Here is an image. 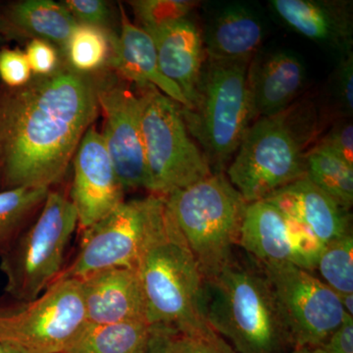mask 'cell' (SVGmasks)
<instances>
[{"mask_svg": "<svg viewBox=\"0 0 353 353\" xmlns=\"http://www.w3.org/2000/svg\"><path fill=\"white\" fill-rule=\"evenodd\" d=\"M99 112L97 85L69 66L0 92V175L11 188H50Z\"/></svg>", "mask_w": 353, "mask_h": 353, "instance_id": "1", "label": "cell"}, {"mask_svg": "<svg viewBox=\"0 0 353 353\" xmlns=\"http://www.w3.org/2000/svg\"><path fill=\"white\" fill-rule=\"evenodd\" d=\"M136 270L152 328L190 334L209 328L202 311L204 279L187 241L158 194Z\"/></svg>", "mask_w": 353, "mask_h": 353, "instance_id": "2", "label": "cell"}, {"mask_svg": "<svg viewBox=\"0 0 353 353\" xmlns=\"http://www.w3.org/2000/svg\"><path fill=\"white\" fill-rule=\"evenodd\" d=\"M202 311L213 331L236 353H288L292 338L263 273L233 260L204 281Z\"/></svg>", "mask_w": 353, "mask_h": 353, "instance_id": "3", "label": "cell"}, {"mask_svg": "<svg viewBox=\"0 0 353 353\" xmlns=\"http://www.w3.org/2000/svg\"><path fill=\"white\" fill-rule=\"evenodd\" d=\"M316 129L315 114L305 104L252 123L227 171L246 203L264 201L305 178L306 146Z\"/></svg>", "mask_w": 353, "mask_h": 353, "instance_id": "4", "label": "cell"}, {"mask_svg": "<svg viewBox=\"0 0 353 353\" xmlns=\"http://www.w3.org/2000/svg\"><path fill=\"white\" fill-rule=\"evenodd\" d=\"M164 196L204 281L215 277L232 261L248 203L223 172Z\"/></svg>", "mask_w": 353, "mask_h": 353, "instance_id": "5", "label": "cell"}, {"mask_svg": "<svg viewBox=\"0 0 353 353\" xmlns=\"http://www.w3.org/2000/svg\"><path fill=\"white\" fill-rule=\"evenodd\" d=\"M248 65L206 58L190 109L182 108L190 136L212 172H223L238 152L253 121Z\"/></svg>", "mask_w": 353, "mask_h": 353, "instance_id": "6", "label": "cell"}, {"mask_svg": "<svg viewBox=\"0 0 353 353\" xmlns=\"http://www.w3.org/2000/svg\"><path fill=\"white\" fill-rule=\"evenodd\" d=\"M141 90V130L148 188L159 196L208 178L213 173L190 136L182 106L153 85Z\"/></svg>", "mask_w": 353, "mask_h": 353, "instance_id": "7", "label": "cell"}, {"mask_svg": "<svg viewBox=\"0 0 353 353\" xmlns=\"http://www.w3.org/2000/svg\"><path fill=\"white\" fill-rule=\"evenodd\" d=\"M77 225L78 214L72 201L59 192H48L38 219L16 240L2 261L6 290L14 299L20 303L34 301L57 281Z\"/></svg>", "mask_w": 353, "mask_h": 353, "instance_id": "8", "label": "cell"}, {"mask_svg": "<svg viewBox=\"0 0 353 353\" xmlns=\"http://www.w3.org/2000/svg\"><path fill=\"white\" fill-rule=\"evenodd\" d=\"M85 322L80 281L59 277L34 301L0 306V343L23 353H62Z\"/></svg>", "mask_w": 353, "mask_h": 353, "instance_id": "9", "label": "cell"}, {"mask_svg": "<svg viewBox=\"0 0 353 353\" xmlns=\"http://www.w3.org/2000/svg\"><path fill=\"white\" fill-rule=\"evenodd\" d=\"M294 347L318 348L347 313L340 296L310 271L290 263L261 264Z\"/></svg>", "mask_w": 353, "mask_h": 353, "instance_id": "10", "label": "cell"}, {"mask_svg": "<svg viewBox=\"0 0 353 353\" xmlns=\"http://www.w3.org/2000/svg\"><path fill=\"white\" fill-rule=\"evenodd\" d=\"M158 194L124 201L85 229L82 248L63 278L80 279L114 267L136 269L152 226Z\"/></svg>", "mask_w": 353, "mask_h": 353, "instance_id": "11", "label": "cell"}, {"mask_svg": "<svg viewBox=\"0 0 353 353\" xmlns=\"http://www.w3.org/2000/svg\"><path fill=\"white\" fill-rule=\"evenodd\" d=\"M97 101L104 114L101 136L125 190L146 189L141 95L118 83H97Z\"/></svg>", "mask_w": 353, "mask_h": 353, "instance_id": "12", "label": "cell"}, {"mask_svg": "<svg viewBox=\"0 0 353 353\" xmlns=\"http://www.w3.org/2000/svg\"><path fill=\"white\" fill-rule=\"evenodd\" d=\"M71 201L78 224L88 229L124 202V188L118 179L101 132L90 128L74 155Z\"/></svg>", "mask_w": 353, "mask_h": 353, "instance_id": "13", "label": "cell"}, {"mask_svg": "<svg viewBox=\"0 0 353 353\" xmlns=\"http://www.w3.org/2000/svg\"><path fill=\"white\" fill-rule=\"evenodd\" d=\"M307 70L290 50L259 51L248 65V88L253 121L285 111L303 92Z\"/></svg>", "mask_w": 353, "mask_h": 353, "instance_id": "14", "label": "cell"}, {"mask_svg": "<svg viewBox=\"0 0 353 353\" xmlns=\"http://www.w3.org/2000/svg\"><path fill=\"white\" fill-rule=\"evenodd\" d=\"M201 34L208 59L250 63L261 48L266 27L250 4L225 2L206 12Z\"/></svg>", "mask_w": 353, "mask_h": 353, "instance_id": "15", "label": "cell"}, {"mask_svg": "<svg viewBox=\"0 0 353 353\" xmlns=\"http://www.w3.org/2000/svg\"><path fill=\"white\" fill-rule=\"evenodd\" d=\"M279 19L292 31L333 51H352V2L345 0H271Z\"/></svg>", "mask_w": 353, "mask_h": 353, "instance_id": "16", "label": "cell"}, {"mask_svg": "<svg viewBox=\"0 0 353 353\" xmlns=\"http://www.w3.org/2000/svg\"><path fill=\"white\" fill-rule=\"evenodd\" d=\"M79 281L85 321L94 324L146 321L145 296L136 269L114 267Z\"/></svg>", "mask_w": 353, "mask_h": 353, "instance_id": "17", "label": "cell"}, {"mask_svg": "<svg viewBox=\"0 0 353 353\" xmlns=\"http://www.w3.org/2000/svg\"><path fill=\"white\" fill-rule=\"evenodd\" d=\"M154 43L163 75L180 88L190 109L205 63L201 29L190 17L148 32Z\"/></svg>", "mask_w": 353, "mask_h": 353, "instance_id": "18", "label": "cell"}, {"mask_svg": "<svg viewBox=\"0 0 353 353\" xmlns=\"http://www.w3.org/2000/svg\"><path fill=\"white\" fill-rule=\"evenodd\" d=\"M264 201L271 202L290 219L307 227L323 245L352 233L350 210L308 179L290 183Z\"/></svg>", "mask_w": 353, "mask_h": 353, "instance_id": "19", "label": "cell"}, {"mask_svg": "<svg viewBox=\"0 0 353 353\" xmlns=\"http://www.w3.org/2000/svg\"><path fill=\"white\" fill-rule=\"evenodd\" d=\"M110 44L113 50L111 64L123 78L139 88L153 85L183 108H189L180 88L160 70L152 39L139 26L132 24L122 7L120 34L110 37Z\"/></svg>", "mask_w": 353, "mask_h": 353, "instance_id": "20", "label": "cell"}, {"mask_svg": "<svg viewBox=\"0 0 353 353\" xmlns=\"http://www.w3.org/2000/svg\"><path fill=\"white\" fill-rule=\"evenodd\" d=\"M238 245L260 264L290 263L301 267L292 223L268 201L248 204Z\"/></svg>", "mask_w": 353, "mask_h": 353, "instance_id": "21", "label": "cell"}, {"mask_svg": "<svg viewBox=\"0 0 353 353\" xmlns=\"http://www.w3.org/2000/svg\"><path fill=\"white\" fill-rule=\"evenodd\" d=\"M78 25L64 4L52 0L16 2L7 7L0 20V27L43 39L63 52Z\"/></svg>", "mask_w": 353, "mask_h": 353, "instance_id": "22", "label": "cell"}, {"mask_svg": "<svg viewBox=\"0 0 353 353\" xmlns=\"http://www.w3.org/2000/svg\"><path fill=\"white\" fill-rule=\"evenodd\" d=\"M152 334L146 321H85L62 353H146Z\"/></svg>", "mask_w": 353, "mask_h": 353, "instance_id": "23", "label": "cell"}, {"mask_svg": "<svg viewBox=\"0 0 353 353\" xmlns=\"http://www.w3.org/2000/svg\"><path fill=\"white\" fill-rule=\"evenodd\" d=\"M306 179L347 210L353 204V167L318 143L306 153Z\"/></svg>", "mask_w": 353, "mask_h": 353, "instance_id": "24", "label": "cell"}, {"mask_svg": "<svg viewBox=\"0 0 353 353\" xmlns=\"http://www.w3.org/2000/svg\"><path fill=\"white\" fill-rule=\"evenodd\" d=\"M110 36L104 29L92 26H77L67 43V60L70 68L78 73H92L108 61Z\"/></svg>", "mask_w": 353, "mask_h": 353, "instance_id": "25", "label": "cell"}, {"mask_svg": "<svg viewBox=\"0 0 353 353\" xmlns=\"http://www.w3.org/2000/svg\"><path fill=\"white\" fill-rule=\"evenodd\" d=\"M316 270L339 296L353 294V234L324 245Z\"/></svg>", "mask_w": 353, "mask_h": 353, "instance_id": "26", "label": "cell"}, {"mask_svg": "<svg viewBox=\"0 0 353 353\" xmlns=\"http://www.w3.org/2000/svg\"><path fill=\"white\" fill-rule=\"evenodd\" d=\"M50 188H11L0 192V243L8 241L26 219L43 205Z\"/></svg>", "mask_w": 353, "mask_h": 353, "instance_id": "27", "label": "cell"}, {"mask_svg": "<svg viewBox=\"0 0 353 353\" xmlns=\"http://www.w3.org/2000/svg\"><path fill=\"white\" fill-rule=\"evenodd\" d=\"M141 29L146 32L190 17L197 2L190 0H136L130 1Z\"/></svg>", "mask_w": 353, "mask_h": 353, "instance_id": "28", "label": "cell"}, {"mask_svg": "<svg viewBox=\"0 0 353 353\" xmlns=\"http://www.w3.org/2000/svg\"><path fill=\"white\" fill-rule=\"evenodd\" d=\"M334 108L339 118H352L353 52L339 57L331 83Z\"/></svg>", "mask_w": 353, "mask_h": 353, "instance_id": "29", "label": "cell"}, {"mask_svg": "<svg viewBox=\"0 0 353 353\" xmlns=\"http://www.w3.org/2000/svg\"><path fill=\"white\" fill-rule=\"evenodd\" d=\"M179 353H236L233 347L209 327L190 334H178Z\"/></svg>", "mask_w": 353, "mask_h": 353, "instance_id": "30", "label": "cell"}, {"mask_svg": "<svg viewBox=\"0 0 353 353\" xmlns=\"http://www.w3.org/2000/svg\"><path fill=\"white\" fill-rule=\"evenodd\" d=\"M0 79L9 88L24 87L32 80L25 52L10 48L0 50Z\"/></svg>", "mask_w": 353, "mask_h": 353, "instance_id": "31", "label": "cell"}, {"mask_svg": "<svg viewBox=\"0 0 353 353\" xmlns=\"http://www.w3.org/2000/svg\"><path fill=\"white\" fill-rule=\"evenodd\" d=\"M319 143L353 167L352 118H339Z\"/></svg>", "mask_w": 353, "mask_h": 353, "instance_id": "32", "label": "cell"}, {"mask_svg": "<svg viewBox=\"0 0 353 353\" xmlns=\"http://www.w3.org/2000/svg\"><path fill=\"white\" fill-rule=\"evenodd\" d=\"M26 57L32 73L48 76L59 67V53L53 44L43 39H32L26 48Z\"/></svg>", "mask_w": 353, "mask_h": 353, "instance_id": "33", "label": "cell"}, {"mask_svg": "<svg viewBox=\"0 0 353 353\" xmlns=\"http://www.w3.org/2000/svg\"><path fill=\"white\" fill-rule=\"evenodd\" d=\"M64 6L81 25L104 29L110 16L108 3L103 0H66Z\"/></svg>", "mask_w": 353, "mask_h": 353, "instance_id": "34", "label": "cell"}, {"mask_svg": "<svg viewBox=\"0 0 353 353\" xmlns=\"http://www.w3.org/2000/svg\"><path fill=\"white\" fill-rule=\"evenodd\" d=\"M321 353H353V316H345L340 328L318 347Z\"/></svg>", "mask_w": 353, "mask_h": 353, "instance_id": "35", "label": "cell"}, {"mask_svg": "<svg viewBox=\"0 0 353 353\" xmlns=\"http://www.w3.org/2000/svg\"><path fill=\"white\" fill-rule=\"evenodd\" d=\"M176 336L178 334L170 330L153 328L146 353H179Z\"/></svg>", "mask_w": 353, "mask_h": 353, "instance_id": "36", "label": "cell"}, {"mask_svg": "<svg viewBox=\"0 0 353 353\" xmlns=\"http://www.w3.org/2000/svg\"><path fill=\"white\" fill-rule=\"evenodd\" d=\"M341 303L348 315H353V294L341 296Z\"/></svg>", "mask_w": 353, "mask_h": 353, "instance_id": "37", "label": "cell"}, {"mask_svg": "<svg viewBox=\"0 0 353 353\" xmlns=\"http://www.w3.org/2000/svg\"><path fill=\"white\" fill-rule=\"evenodd\" d=\"M0 353H23L19 348L9 343H0Z\"/></svg>", "mask_w": 353, "mask_h": 353, "instance_id": "38", "label": "cell"}, {"mask_svg": "<svg viewBox=\"0 0 353 353\" xmlns=\"http://www.w3.org/2000/svg\"><path fill=\"white\" fill-rule=\"evenodd\" d=\"M290 353H321L319 352L318 348L309 347H294Z\"/></svg>", "mask_w": 353, "mask_h": 353, "instance_id": "39", "label": "cell"}]
</instances>
